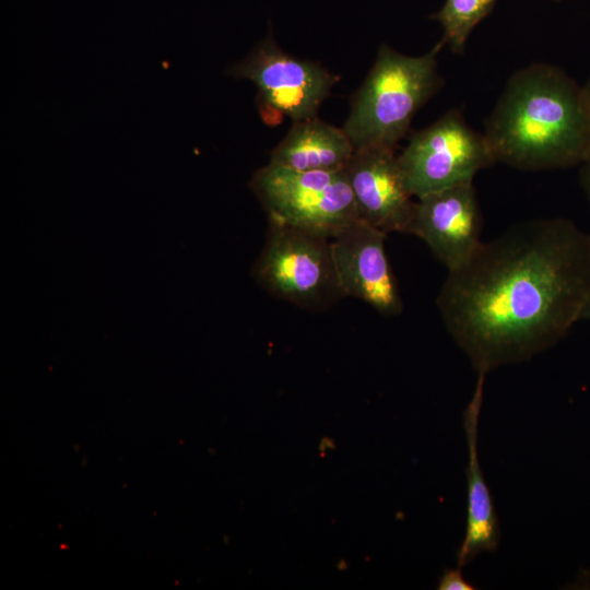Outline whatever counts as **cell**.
Listing matches in <instances>:
<instances>
[{"label": "cell", "instance_id": "7a4b0ae2", "mask_svg": "<svg viewBox=\"0 0 590 590\" xmlns=\"http://www.w3.org/2000/svg\"><path fill=\"white\" fill-rule=\"evenodd\" d=\"M496 163L520 170L580 166L590 155V106L582 85L538 62L506 82L485 122Z\"/></svg>", "mask_w": 590, "mask_h": 590}, {"label": "cell", "instance_id": "4fadbf2b", "mask_svg": "<svg viewBox=\"0 0 590 590\" xmlns=\"http://www.w3.org/2000/svg\"><path fill=\"white\" fill-rule=\"evenodd\" d=\"M496 0H446L442 7L432 14L442 28L440 42L452 52L461 54L475 26L492 11Z\"/></svg>", "mask_w": 590, "mask_h": 590}, {"label": "cell", "instance_id": "8992f818", "mask_svg": "<svg viewBox=\"0 0 590 590\" xmlns=\"http://www.w3.org/2000/svg\"><path fill=\"white\" fill-rule=\"evenodd\" d=\"M398 158L416 199L472 182L476 173L496 163L484 133L470 127L456 108L414 132Z\"/></svg>", "mask_w": 590, "mask_h": 590}, {"label": "cell", "instance_id": "52a82bcc", "mask_svg": "<svg viewBox=\"0 0 590 590\" xmlns=\"http://www.w3.org/2000/svg\"><path fill=\"white\" fill-rule=\"evenodd\" d=\"M226 72L251 81L267 123L282 116L293 122L318 117V109L339 78L320 64L284 51L269 36Z\"/></svg>", "mask_w": 590, "mask_h": 590}, {"label": "cell", "instance_id": "5bb4252c", "mask_svg": "<svg viewBox=\"0 0 590 590\" xmlns=\"http://www.w3.org/2000/svg\"><path fill=\"white\" fill-rule=\"evenodd\" d=\"M439 590H473L475 587L465 580L462 568H447L438 581Z\"/></svg>", "mask_w": 590, "mask_h": 590}, {"label": "cell", "instance_id": "6da1fadb", "mask_svg": "<svg viewBox=\"0 0 590 590\" xmlns=\"http://www.w3.org/2000/svg\"><path fill=\"white\" fill-rule=\"evenodd\" d=\"M590 305V233L563 217L530 220L481 241L448 270L441 320L477 374L531 359Z\"/></svg>", "mask_w": 590, "mask_h": 590}, {"label": "cell", "instance_id": "30bf717a", "mask_svg": "<svg viewBox=\"0 0 590 590\" xmlns=\"http://www.w3.org/2000/svg\"><path fill=\"white\" fill-rule=\"evenodd\" d=\"M483 219L473 182L416 200L410 234L422 239L447 270L463 262L481 243Z\"/></svg>", "mask_w": 590, "mask_h": 590}, {"label": "cell", "instance_id": "277c9868", "mask_svg": "<svg viewBox=\"0 0 590 590\" xmlns=\"http://www.w3.org/2000/svg\"><path fill=\"white\" fill-rule=\"evenodd\" d=\"M251 275L267 293L308 310L324 309L345 297L331 239L273 221Z\"/></svg>", "mask_w": 590, "mask_h": 590}, {"label": "cell", "instance_id": "2e32d148", "mask_svg": "<svg viewBox=\"0 0 590 590\" xmlns=\"http://www.w3.org/2000/svg\"><path fill=\"white\" fill-rule=\"evenodd\" d=\"M582 88L590 106V78L587 80L585 84H582Z\"/></svg>", "mask_w": 590, "mask_h": 590}, {"label": "cell", "instance_id": "8fae6325", "mask_svg": "<svg viewBox=\"0 0 590 590\" xmlns=\"http://www.w3.org/2000/svg\"><path fill=\"white\" fill-rule=\"evenodd\" d=\"M485 377L486 374H477L472 399L463 412L468 464L465 468V531L457 550V566L461 568L471 563L477 555L496 551L500 540L498 516L477 453L479 417L483 402Z\"/></svg>", "mask_w": 590, "mask_h": 590}, {"label": "cell", "instance_id": "9a60e30c", "mask_svg": "<svg viewBox=\"0 0 590 590\" xmlns=\"http://www.w3.org/2000/svg\"><path fill=\"white\" fill-rule=\"evenodd\" d=\"M579 167V184L590 204V155Z\"/></svg>", "mask_w": 590, "mask_h": 590}, {"label": "cell", "instance_id": "7c38bea8", "mask_svg": "<svg viewBox=\"0 0 590 590\" xmlns=\"http://www.w3.org/2000/svg\"><path fill=\"white\" fill-rule=\"evenodd\" d=\"M354 150L343 128L315 117L294 122L269 163L299 172L344 170Z\"/></svg>", "mask_w": 590, "mask_h": 590}, {"label": "cell", "instance_id": "3957f363", "mask_svg": "<svg viewBox=\"0 0 590 590\" xmlns=\"http://www.w3.org/2000/svg\"><path fill=\"white\" fill-rule=\"evenodd\" d=\"M439 42L421 56L381 45L362 86L351 99L343 125L355 150L396 149L416 113L444 86L438 70Z\"/></svg>", "mask_w": 590, "mask_h": 590}, {"label": "cell", "instance_id": "e0dca14e", "mask_svg": "<svg viewBox=\"0 0 590 590\" xmlns=\"http://www.w3.org/2000/svg\"><path fill=\"white\" fill-rule=\"evenodd\" d=\"M582 320H589L590 321V305L585 310L583 316H582Z\"/></svg>", "mask_w": 590, "mask_h": 590}, {"label": "cell", "instance_id": "ba28073f", "mask_svg": "<svg viewBox=\"0 0 590 590\" xmlns=\"http://www.w3.org/2000/svg\"><path fill=\"white\" fill-rule=\"evenodd\" d=\"M386 236L358 219L331 238V247L344 295L396 317L403 311V300L387 257Z\"/></svg>", "mask_w": 590, "mask_h": 590}, {"label": "cell", "instance_id": "9c48e42d", "mask_svg": "<svg viewBox=\"0 0 590 590\" xmlns=\"http://www.w3.org/2000/svg\"><path fill=\"white\" fill-rule=\"evenodd\" d=\"M344 170L359 220L386 234H410L416 201L406 187L396 149L354 150Z\"/></svg>", "mask_w": 590, "mask_h": 590}, {"label": "cell", "instance_id": "5b68a950", "mask_svg": "<svg viewBox=\"0 0 590 590\" xmlns=\"http://www.w3.org/2000/svg\"><path fill=\"white\" fill-rule=\"evenodd\" d=\"M249 187L268 221L333 238L358 220L345 170L299 172L268 163Z\"/></svg>", "mask_w": 590, "mask_h": 590}]
</instances>
